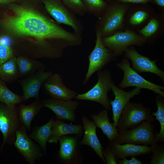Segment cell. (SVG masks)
<instances>
[{"label": "cell", "instance_id": "1", "mask_svg": "<svg viewBox=\"0 0 164 164\" xmlns=\"http://www.w3.org/2000/svg\"><path fill=\"white\" fill-rule=\"evenodd\" d=\"M9 7L14 14L4 21L3 25L11 33L43 41H54L66 48L79 46L82 42V36L68 31L27 5L12 3Z\"/></svg>", "mask_w": 164, "mask_h": 164}, {"label": "cell", "instance_id": "2", "mask_svg": "<svg viewBox=\"0 0 164 164\" xmlns=\"http://www.w3.org/2000/svg\"><path fill=\"white\" fill-rule=\"evenodd\" d=\"M132 4L119 3L112 0L105 11L98 18L94 25L96 34L101 37H107L125 29V15Z\"/></svg>", "mask_w": 164, "mask_h": 164}, {"label": "cell", "instance_id": "3", "mask_svg": "<svg viewBox=\"0 0 164 164\" xmlns=\"http://www.w3.org/2000/svg\"><path fill=\"white\" fill-rule=\"evenodd\" d=\"M151 108L140 103L129 102L124 108L118 123V131L131 129L144 121L152 123L156 119Z\"/></svg>", "mask_w": 164, "mask_h": 164}, {"label": "cell", "instance_id": "4", "mask_svg": "<svg viewBox=\"0 0 164 164\" xmlns=\"http://www.w3.org/2000/svg\"><path fill=\"white\" fill-rule=\"evenodd\" d=\"M156 132L153 124L145 121L129 130L118 131V136L113 142L121 144L151 145L159 142L156 140Z\"/></svg>", "mask_w": 164, "mask_h": 164}, {"label": "cell", "instance_id": "5", "mask_svg": "<svg viewBox=\"0 0 164 164\" xmlns=\"http://www.w3.org/2000/svg\"><path fill=\"white\" fill-rule=\"evenodd\" d=\"M104 46L110 49L115 56L122 55L129 46H141L146 43V39L134 30L128 29L119 30L113 35L101 38Z\"/></svg>", "mask_w": 164, "mask_h": 164}, {"label": "cell", "instance_id": "6", "mask_svg": "<svg viewBox=\"0 0 164 164\" xmlns=\"http://www.w3.org/2000/svg\"><path fill=\"white\" fill-rule=\"evenodd\" d=\"M47 12L60 24L71 26L74 32L81 36L84 29L81 21L70 11L62 0H41Z\"/></svg>", "mask_w": 164, "mask_h": 164}, {"label": "cell", "instance_id": "7", "mask_svg": "<svg viewBox=\"0 0 164 164\" xmlns=\"http://www.w3.org/2000/svg\"><path fill=\"white\" fill-rule=\"evenodd\" d=\"M98 81L93 87L87 92L77 94L76 98L78 100H88L97 102L107 110L111 109L108 93L111 88V76L109 71L104 69L97 71Z\"/></svg>", "mask_w": 164, "mask_h": 164}, {"label": "cell", "instance_id": "8", "mask_svg": "<svg viewBox=\"0 0 164 164\" xmlns=\"http://www.w3.org/2000/svg\"><path fill=\"white\" fill-rule=\"evenodd\" d=\"M21 125L16 105L8 106L4 103L0 104V131L3 139L0 148L1 152L5 144L14 143L16 139V132Z\"/></svg>", "mask_w": 164, "mask_h": 164}, {"label": "cell", "instance_id": "9", "mask_svg": "<svg viewBox=\"0 0 164 164\" xmlns=\"http://www.w3.org/2000/svg\"><path fill=\"white\" fill-rule=\"evenodd\" d=\"M116 66L123 72V79L118 87L124 88L130 87H135L140 89H147L153 91L164 97V87L150 82L140 75L130 67L128 60L124 58Z\"/></svg>", "mask_w": 164, "mask_h": 164}, {"label": "cell", "instance_id": "10", "mask_svg": "<svg viewBox=\"0 0 164 164\" xmlns=\"http://www.w3.org/2000/svg\"><path fill=\"white\" fill-rule=\"evenodd\" d=\"M96 34V39L94 47L88 56L89 64L83 81L84 85L86 84L95 72L102 70L106 65L116 59L113 53L104 46L100 35L98 34Z\"/></svg>", "mask_w": 164, "mask_h": 164}, {"label": "cell", "instance_id": "11", "mask_svg": "<svg viewBox=\"0 0 164 164\" xmlns=\"http://www.w3.org/2000/svg\"><path fill=\"white\" fill-rule=\"evenodd\" d=\"M26 128L21 125L16 132L13 144L18 152L29 164H34L43 156L41 149L27 135Z\"/></svg>", "mask_w": 164, "mask_h": 164}, {"label": "cell", "instance_id": "12", "mask_svg": "<svg viewBox=\"0 0 164 164\" xmlns=\"http://www.w3.org/2000/svg\"><path fill=\"white\" fill-rule=\"evenodd\" d=\"M155 14L153 8L148 3L132 4L125 15V29L133 30L141 27Z\"/></svg>", "mask_w": 164, "mask_h": 164}, {"label": "cell", "instance_id": "13", "mask_svg": "<svg viewBox=\"0 0 164 164\" xmlns=\"http://www.w3.org/2000/svg\"><path fill=\"white\" fill-rule=\"evenodd\" d=\"M45 69L44 66L32 74L18 80L22 88L23 101L31 98H39L42 85L53 73L51 71H45Z\"/></svg>", "mask_w": 164, "mask_h": 164}, {"label": "cell", "instance_id": "14", "mask_svg": "<svg viewBox=\"0 0 164 164\" xmlns=\"http://www.w3.org/2000/svg\"><path fill=\"white\" fill-rule=\"evenodd\" d=\"M125 58L130 60L132 63V67L138 73L149 72L159 76L164 81V72L157 66V60H151L149 57L140 54L133 46H129L124 52Z\"/></svg>", "mask_w": 164, "mask_h": 164}, {"label": "cell", "instance_id": "15", "mask_svg": "<svg viewBox=\"0 0 164 164\" xmlns=\"http://www.w3.org/2000/svg\"><path fill=\"white\" fill-rule=\"evenodd\" d=\"M42 101L43 107L53 111L57 119L76 122L75 111L79 105L78 102L72 100H63L53 98L46 99Z\"/></svg>", "mask_w": 164, "mask_h": 164}, {"label": "cell", "instance_id": "16", "mask_svg": "<svg viewBox=\"0 0 164 164\" xmlns=\"http://www.w3.org/2000/svg\"><path fill=\"white\" fill-rule=\"evenodd\" d=\"M77 136L69 135L62 136L59 139L60 149L59 156L62 161L66 164L82 163Z\"/></svg>", "mask_w": 164, "mask_h": 164}, {"label": "cell", "instance_id": "17", "mask_svg": "<svg viewBox=\"0 0 164 164\" xmlns=\"http://www.w3.org/2000/svg\"><path fill=\"white\" fill-rule=\"evenodd\" d=\"M111 90L113 92L115 98L110 100L113 112L112 124L117 127L118 121L120 118L122 111L125 106L129 102L130 99L141 92V89L135 87L132 90L125 91L117 87L112 81Z\"/></svg>", "mask_w": 164, "mask_h": 164}, {"label": "cell", "instance_id": "18", "mask_svg": "<svg viewBox=\"0 0 164 164\" xmlns=\"http://www.w3.org/2000/svg\"><path fill=\"white\" fill-rule=\"evenodd\" d=\"M44 89L52 98L67 100L76 98L77 93L68 88L63 84L60 74L53 73L43 83Z\"/></svg>", "mask_w": 164, "mask_h": 164}, {"label": "cell", "instance_id": "19", "mask_svg": "<svg viewBox=\"0 0 164 164\" xmlns=\"http://www.w3.org/2000/svg\"><path fill=\"white\" fill-rule=\"evenodd\" d=\"M82 121L84 133L80 144L91 147L105 164L106 161L102 152L103 148L97 136L95 123L85 116H83Z\"/></svg>", "mask_w": 164, "mask_h": 164}, {"label": "cell", "instance_id": "20", "mask_svg": "<svg viewBox=\"0 0 164 164\" xmlns=\"http://www.w3.org/2000/svg\"><path fill=\"white\" fill-rule=\"evenodd\" d=\"M109 145L116 159H123L128 156H135L152 153L150 147L147 145L131 143L121 145L115 142H109Z\"/></svg>", "mask_w": 164, "mask_h": 164}, {"label": "cell", "instance_id": "21", "mask_svg": "<svg viewBox=\"0 0 164 164\" xmlns=\"http://www.w3.org/2000/svg\"><path fill=\"white\" fill-rule=\"evenodd\" d=\"M83 126L80 124L72 125L57 119L54 121L51 133L47 142L57 143L60 137L66 135L76 134L80 136L83 135Z\"/></svg>", "mask_w": 164, "mask_h": 164}, {"label": "cell", "instance_id": "22", "mask_svg": "<svg viewBox=\"0 0 164 164\" xmlns=\"http://www.w3.org/2000/svg\"><path fill=\"white\" fill-rule=\"evenodd\" d=\"M163 18L162 15L155 14L145 26L138 30V34L146 39L147 43L153 42L163 33Z\"/></svg>", "mask_w": 164, "mask_h": 164}, {"label": "cell", "instance_id": "23", "mask_svg": "<svg viewBox=\"0 0 164 164\" xmlns=\"http://www.w3.org/2000/svg\"><path fill=\"white\" fill-rule=\"evenodd\" d=\"M43 107L42 101L39 98L29 105L20 104L17 111L21 125L29 131L32 121Z\"/></svg>", "mask_w": 164, "mask_h": 164}, {"label": "cell", "instance_id": "24", "mask_svg": "<svg viewBox=\"0 0 164 164\" xmlns=\"http://www.w3.org/2000/svg\"><path fill=\"white\" fill-rule=\"evenodd\" d=\"M106 109L103 110L97 114H92L91 117L97 127L100 128L106 135L109 142H113L118 136V131L117 127L111 123Z\"/></svg>", "mask_w": 164, "mask_h": 164}, {"label": "cell", "instance_id": "25", "mask_svg": "<svg viewBox=\"0 0 164 164\" xmlns=\"http://www.w3.org/2000/svg\"><path fill=\"white\" fill-rule=\"evenodd\" d=\"M52 117L47 123L40 126H36L29 136L36 141L44 153L46 152V144L52 132V127L54 121Z\"/></svg>", "mask_w": 164, "mask_h": 164}, {"label": "cell", "instance_id": "26", "mask_svg": "<svg viewBox=\"0 0 164 164\" xmlns=\"http://www.w3.org/2000/svg\"><path fill=\"white\" fill-rule=\"evenodd\" d=\"M19 78L22 79L34 73L44 65L42 63L24 56L16 58Z\"/></svg>", "mask_w": 164, "mask_h": 164}, {"label": "cell", "instance_id": "27", "mask_svg": "<svg viewBox=\"0 0 164 164\" xmlns=\"http://www.w3.org/2000/svg\"><path fill=\"white\" fill-rule=\"evenodd\" d=\"M19 78L15 56L0 66V78L7 82H13Z\"/></svg>", "mask_w": 164, "mask_h": 164}, {"label": "cell", "instance_id": "28", "mask_svg": "<svg viewBox=\"0 0 164 164\" xmlns=\"http://www.w3.org/2000/svg\"><path fill=\"white\" fill-rule=\"evenodd\" d=\"M0 101L8 106L19 104L23 101L22 96L11 91L5 82L0 80Z\"/></svg>", "mask_w": 164, "mask_h": 164}, {"label": "cell", "instance_id": "29", "mask_svg": "<svg viewBox=\"0 0 164 164\" xmlns=\"http://www.w3.org/2000/svg\"><path fill=\"white\" fill-rule=\"evenodd\" d=\"M164 97L160 95L155 98L157 110L156 112L152 114L155 116L156 120L159 122L160 129L159 133H156V138L158 142H164Z\"/></svg>", "mask_w": 164, "mask_h": 164}, {"label": "cell", "instance_id": "30", "mask_svg": "<svg viewBox=\"0 0 164 164\" xmlns=\"http://www.w3.org/2000/svg\"><path fill=\"white\" fill-rule=\"evenodd\" d=\"M87 12L99 18L104 12L109 3L105 0H82Z\"/></svg>", "mask_w": 164, "mask_h": 164}, {"label": "cell", "instance_id": "31", "mask_svg": "<svg viewBox=\"0 0 164 164\" xmlns=\"http://www.w3.org/2000/svg\"><path fill=\"white\" fill-rule=\"evenodd\" d=\"M150 148L152 155L150 164H164V146L158 142L151 145Z\"/></svg>", "mask_w": 164, "mask_h": 164}, {"label": "cell", "instance_id": "32", "mask_svg": "<svg viewBox=\"0 0 164 164\" xmlns=\"http://www.w3.org/2000/svg\"><path fill=\"white\" fill-rule=\"evenodd\" d=\"M64 4L72 12L81 16L87 12L82 0H62Z\"/></svg>", "mask_w": 164, "mask_h": 164}, {"label": "cell", "instance_id": "33", "mask_svg": "<svg viewBox=\"0 0 164 164\" xmlns=\"http://www.w3.org/2000/svg\"><path fill=\"white\" fill-rule=\"evenodd\" d=\"M14 56L13 51L9 46L0 44V66Z\"/></svg>", "mask_w": 164, "mask_h": 164}, {"label": "cell", "instance_id": "34", "mask_svg": "<svg viewBox=\"0 0 164 164\" xmlns=\"http://www.w3.org/2000/svg\"><path fill=\"white\" fill-rule=\"evenodd\" d=\"M102 152L106 164H117L116 159L112 152L110 146L109 145L106 149L103 148Z\"/></svg>", "mask_w": 164, "mask_h": 164}, {"label": "cell", "instance_id": "35", "mask_svg": "<svg viewBox=\"0 0 164 164\" xmlns=\"http://www.w3.org/2000/svg\"><path fill=\"white\" fill-rule=\"evenodd\" d=\"M132 159L128 160L126 158L122 160L117 159V163L118 164H142V161L136 159L135 156H132Z\"/></svg>", "mask_w": 164, "mask_h": 164}, {"label": "cell", "instance_id": "36", "mask_svg": "<svg viewBox=\"0 0 164 164\" xmlns=\"http://www.w3.org/2000/svg\"><path fill=\"white\" fill-rule=\"evenodd\" d=\"M119 3H129L131 4L148 3L152 0H114Z\"/></svg>", "mask_w": 164, "mask_h": 164}, {"label": "cell", "instance_id": "37", "mask_svg": "<svg viewBox=\"0 0 164 164\" xmlns=\"http://www.w3.org/2000/svg\"><path fill=\"white\" fill-rule=\"evenodd\" d=\"M151 3H154L162 10L164 9V0H152Z\"/></svg>", "mask_w": 164, "mask_h": 164}, {"label": "cell", "instance_id": "38", "mask_svg": "<svg viewBox=\"0 0 164 164\" xmlns=\"http://www.w3.org/2000/svg\"><path fill=\"white\" fill-rule=\"evenodd\" d=\"M15 0H0V3L2 4H7L13 2Z\"/></svg>", "mask_w": 164, "mask_h": 164}, {"label": "cell", "instance_id": "39", "mask_svg": "<svg viewBox=\"0 0 164 164\" xmlns=\"http://www.w3.org/2000/svg\"><path fill=\"white\" fill-rule=\"evenodd\" d=\"M112 0H105V1L108 3L110 2Z\"/></svg>", "mask_w": 164, "mask_h": 164}, {"label": "cell", "instance_id": "40", "mask_svg": "<svg viewBox=\"0 0 164 164\" xmlns=\"http://www.w3.org/2000/svg\"></svg>", "mask_w": 164, "mask_h": 164}]
</instances>
